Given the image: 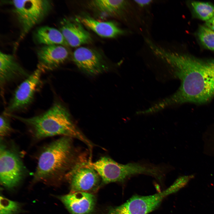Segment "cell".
<instances>
[{
	"label": "cell",
	"mask_w": 214,
	"mask_h": 214,
	"mask_svg": "<svg viewBox=\"0 0 214 214\" xmlns=\"http://www.w3.org/2000/svg\"><path fill=\"white\" fill-rule=\"evenodd\" d=\"M151 50L169 66L173 75L180 81L176 92L152 105L153 113L185 103H204L214 97V59H201L166 50L155 45Z\"/></svg>",
	"instance_id": "1"
},
{
	"label": "cell",
	"mask_w": 214,
	"mask_h": 214,
	"mask_svg": "<svg viewBox=\"0 0 214 214\" xmlns=\"http://www.w3.org/2000/svg\"><path fill=\"white\" fill-rule=\"evenodd\" d=\"M9 116L25 124L36 139L62 136L78 139L91 149L92 144L75 125L66 108L59 103H54L42 114L24 118L10 114Z\"/></svg>",
	"instance_id": "2"
},
{
	"label": "cell",
	"mask_w": 214,
	"mask_h": 214,
	"mask_svg": "<svg viewBox=\"0 0 214 214\" xmlns=\"http://www.w3.org/2000/svg\"><path fill=\"white\" fill-rule=\"evenodd\" d=\"M73 139L62 136L43 148L38 159L35 180L58 179L66 176L81 156L77 155Z\"/></svg>",
	"instance_id": "3"
},
{
	"label": "cell",
	"mask_w": 214,
	"mask_h": 214,
	"mask_svg": "<svg viewBox=\"0 0 214 214\" xmlns=\"http://www.w3.org/2000/svg\"><path fill=\"white\" fill-rule=\"evenodd\" d=\"M88 163L97 172L105 184L124 182L139 174L155 177L158 172V167L155 165L142 162L122 164L108 156L102 157L94 162L89 160Z\"/></svg>",
	"instance_id": "4"
},
{
	"label": "cell",
	"mask_w": 214,
	"mask_h": 214,
	"mask_svg": "<svg viewBox=\"0 0 214 214\" xmlns=\"http://www.w3.org/2000/svg\"><path fill=\"white\" fill-rule=\"evenodd\" d=\"M21 155L14 144L0 139V180L1 184L6 188L16 187L27 172Z\"/></svg>",
	"instance_id": "5"
},
{
	"label": "cell",
	"mask_w": 214,
	"mask_h": 214,
	"mask_svg": "<svg viewBox=\"0 0 214 214\" xmlns=\"http://www.w3.org/2000/svg\"><path fill=\"white\" fill-rule=\"evenodd\" d=\"M11 3L21 29V38L42 21L52 7V2L48 0H13Z\"/></svg>",
	"instance_id": "6"
},
{
	"label": "cell",
	"mask_w": 214,
	"mask_h": 214,
	"mask_svg": "<svg viewBox=\"0 0 214 214\" xmlns=\"http://www.w3.org/2000/svg\"><path fill=\"white\" fill-rule=\"evenodd\" d=\"M179 189L174 182L167 189L153 195H134L122 204L110 208L104 214H148L156 209L165 198Z\"/></svg>",
	"instance_id": "7"
},
{
	"label": "cell",
	"mask_w": 214,
	"mask_h": 214,
	"mask_svg": "<svg viewBox=\"0 0 214 214\" xmlns=\"http://www.w3.org/2000/svg\"><path fill=\"white\" fill-rule=\"evenodd\" d=\"M81 157L66 174L69 181L71 192H90L100 186L101 178L96 170L90 166L88 161Z\"/></svg>",
	"instance_id": "8"
},
{
	"label": "cell",
	"mask_w": 214,
	"mask_h": 214,
	"mask_svg": "<svg viewBox=\"0 0 214 214\" xmlns=\"http://www.w3.org/2000/svg\"><path fill=\"white\" fill-rule=\"evenodd\" d=\"M43 71L37 69L18 86L5 113H11L26 108L32 100L37 88L40 83Z\"/></svg>",
	"instance_id": "9"
},
{
	"label": "cell",
	"mask_w": 214,
	"mask_h": 214,
	"mask_svg": "<svg viewBox=\"0 0 214 214\" xmlns=\"http://www.w3.org/2000/svg\"><path fill=\"white\" fill-rule=\"evenodd\" d=\"M73 58L79 69L89 75H97L107 69L102 55L93 49L84 47L78 48L73 52Z\"/></svg>",
	"instance_id": "10"
},
{
	"label": "cell",
	"mask_w": 214,
	"mask_h": 214,
	"mask_svg": "<svg viewBox=\"0 0 214 214\" xmlns=\"http://www.w3.org/2000/svg\"><path fill=\"white\" fill-rule=\"evenodd\" d=\"M76 17L64 18L61 21L59 29L69 46L77 47L90 43L91 36Z\"/></svg>",
	"instance_id": "11"
},
{
	"label": "cell",
	"mask_w": 214,
	"mask_h": 214,
	"mask_svg": "<svg viewBox=\"0 0 214 214\" xmlns=\"http://www.w3.org/2000/svg\"><path fill=\"white\" fill-rule=\"evenodd\" d=\"M69 55L68 50L63 46L44 45L37 52V67L43 71L53 70L63 64L68 58Z\"/></svg>",
	"instance_id": "12"
},
{
	"label": "cell",
	"mask_w": 214,
	"mask_h": 214,
	"mask_svg": "<svg viewBox=\"0 0 214 214\" xmlns=\"http://www.w3.org/2000/svg\"><path fill=\"white\" fill-rule=\"evenodd\" d=\"M59 199L72 214H89L95 204L94 196L84 192H71L60 196Z\"/></svg>",
	"instance_id": "13"
},
{
	"label": "cell",
	"mask_w": 214,
	"mask_h": 214,
	"mask_svg": "<svg viewBox=\"0 0 214 214\" xmlns=\"http://www.w3.org/2000/svg\"><path fill=\"white\" fill-rule=\"evenodd\" d=\"M28 75L12 55L0 52V82L1 86Z\"/></svg>",
	"instance_id": "14"
},
{
	"label": "cell",
	"mask_w": 214,
	"mask_h": 214,
	"mask_svg": "<svg viewBox=\"0 0 214 214\" xmlns=\"http://www.w3.org/2000/svg\"><path fill=\"white\" fill-rule=\"evenodd\" d=\"M82 24L103 37L114 38L125 32L112 21H100L87 15L77 17Z\"/></svg>",
	"instance_id": "15"
},
{
	"label": "cell",
	"mask_w": 214,
	"mask_h": 214,
	"mask_svg": "<svg viewBox=\"0 0 214 214\" xmlns=\"http://www.w3.org/2000/svg\"><path fill=\"white\" fill-rule=\"evenodd\" d=\"M34 37L37 43L44 45L69 46L59 30L48 26L38 28L34 33Z\"/></svg>",
	"instance_id": "16"
},
{
	"label": "cell",
	"mask_w": 214,
	"mask_h": 214,
	"mask_svg": "<svg viewBox=\"0 0 214 214\" xmlns=\"http://www.w3.org/2000/svg\"><path fill=\"white\" fill-rule=\"evenodd\" d=\"M123 0H95L89 2V6L101 13L109 15H117L121 13L127 5Z\"/></svg>",
	"instance_id": "17"
},
{
	"label": "cell",
	"mask_w": 214,
	"mask_h": 214,
	"mask_svg": "<svg viewBox=\"0 0 214 214\" xmlns=\"http://www.w3.org/2000/svg\"><path fill=\"white\" fill-rule=\"evenodd\" d=\"M191 4L193 13L201 20L206 21L214 16V5L210 3L193 1Z\"/></svg>",
	"instance_id": "18"
},
{
	"label": "cell",
	"mask_w": 214,
	"mask_h": 214,
	"mask_svg": "<svg viewBox=\"0 0 214 214\" xmlns=\"http://www.w3.org/2000/svg\"><path fill=\"white\" fill-rule=\"evenodd\" d=\"M197 36L205 48L214 50V31L206 26L200 25L198 30Z\"/></svg>",
	"instance_id": "19"
},
{
	"label": "cell",
	"mask_w": 214,
	"mask_h": 214,
	"mask_svg": "<svg viewBox=\"0 0 214 214\" xmlns=\"http://www.w3.org/2000/svg\"><path fill=\"white\" fill-rule=\"evenodd\" d=\"M21 209L18 202L0 196V214H17Z\"/></svg>",
	"instance_id": "20"
},
{
	"label": "cell",
	"mask_w": 214,
	"mask_h": 214,
	"mask_svg": "<svg viewBox=\"0 0 214 214\" xmlns=\"http://www.w3.org/2000/svg\"><path fill=\"white\" fill-rule=\"evenodd\" d=\"M13 131L7 115L5 113L1 115L0 118V139H4Z\"/></svg>",
	"instance_id": "21"
},
{
	"label": "cell",
	"mask_w": 214,
	"mask_h": 214,
	"mask_svg": "<svg viewBox=\"0 0 214 214\" xmlns=\"http://www.w3.org/2000/svg\"><path fill=\"white\" fill-rule=\"evenodd\" d=\"M134 1L139 6L141 7L147 6L152 2V0H135Z\"/></svg>",
	"instance_id": "22"
},
{
	"label": "cell",
	"mask_w": 214,
	"mask_h": 214,
	"mask_svg": "<svg viewBox=\"0 0 214 214\" xmlns=\"http://www.w3.org/2000/svg\"><path fill=\"white\" fill-rule=\"evenodd\" d=\"M205 26L214 31V16L210 19L206 21Z\"/></svg>",
	"instance_id": "23"
}]
</instances>
